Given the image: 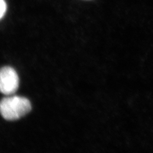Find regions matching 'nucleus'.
<instances>
[{
  "mask_svg": "<svg viewBox=\"0 0 153 153\" xmlns=\"http://www.w3.org/2000/svg\"><path fill=\"white\" fill-rule=\"evenodd\" d=\"M31 110L30 102L25 97L13 96L4 98L0 101V113L7 120H19Z\"/></svg>",
  "mask_w": 153,
  "mask_h": 153,
  "instance_id": "obj_1",
  "label": "nucleus"
},
{
  "mask_svg": "<svg viewBox=\"0 0 153 153\" xmlns=\"http://www.w3.org/2000/svg\"><path fill=\"white\" fill-rule=\"evenodd\" d=\"M19 87V76L14 68L4 67L0 69V92L10 95L17 91Z\"/></svg>",
  "mask_w": 153,
  "mask_h": 153,
  "instance_id": "obj_2",
  "label": "nucleus"
},
{
  "mask_svg": "<svg viewBox=\"0 0 153 153\" xmlns=\"http://www.w3.org/2000/svg\"><path fill=\"white\" fill-rule=\"evenodd\" d=\"M7 10V4L4 0H0V19L4 16Z\"/></svg>",
  "mask_w": 153,
  "mask_h": 153,
  "instance_id": "obj_3",
  "label": "nucleus"
}]
</instances>
